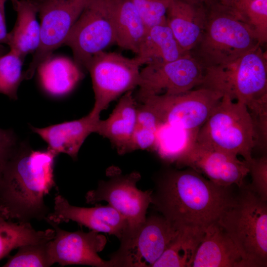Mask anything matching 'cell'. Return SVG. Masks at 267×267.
Listing matches in <instances>:
<instances>
[{"label": "cell", "mask_w": 267, "mask_h": 267, "mask_svg": "<svg viewBox=\"0 0 267 267\" xmlns=\"http://www.w3.org/2000/svg\"><path fill=\"white\" fill-rule=\"evenodd\" d=\"M230 187L190 168L169 170L155 180L151 205L178 230L203 235L233 203Z\"/></svg>", "instance_id": "6da1fadb"}, {"label": "cell", "mask_w": 267, "mask_h": 267, "mask_svg": "<svg viewBox=\"0 0 267 267\" xmlns=\"http://www.w3.org/2000/svg\"><path fill=\"white\" fill-rule=\"evenodd\" d=\"M57 154L48 148L33 149L18 143L7 160L0 181V207L10 220H45L50 213L44 197L55 185Z\"/></svg>", "instance_id": "7a4b0ae2"}, {"label": "cell", "mask_w": 267, "mask_h": 267, "mask_svg": "<svg viewBox=\"0 0 267 267\" xmlns=\"http://www.w3.org/2000/svg\"><path fill=\"white\" fill-rule=\"evenodd\" d=\"M202 5L205 14L203 31L190 53L204 68L231 61L261 45L235 8L217 0H205Z\"/></svg>", "instance_id": "3957f363"}, {"label": "cell", "mask_w": 267, "mask_h": 267, "mask_svg": "<svg viewBox=\"0 0 267 267\" xmlns=\"http://www.w3.org/2000/svg\"><path fill=\"white\" fill-rule=\"evenodd\" d=\"M199 87L245 104L253 117L267 115V62L258 45L228 62L204 68Z\"/></svg>", "instance_id": "277c9868"}, {"label": "cell", "mask_w": 267, "mask_h": 267, "mask_svg": "<svg viewBox=\"0 0 267 267\" xmlns=\"http://www.w3.org/2000/svg\"><path fill=\"white\" fill-rule=\"evenodd\" d=\"M240 192L218 222L233 242L243 267L267 266V204L249 185Z\"/></svg>", "instance_id": "5b68a950"}, {"label": "cell", "mask_w": 267, "mask_h": 267, "mask_svg": "<svg viewBox=\"0 0 267 267\" xmlns=\"http://www.w3.org/2000/svg\"><path fill=\"white\" fill-rule=\"evenodd\" d=\"M196 141L250 161L256 146V134L253 117L247 106L222 96L199 130Z\"/></svg>", "instance_id": "8992f818"}, {"label": "cell", "mask_w": 267, "mask_h": 267, "mask_svg": "<svg viewBox=\"0 0 267 267\" xmlns=\"http://www.w3.org/2000/svg\"><path fill=\"white\" fill-rule=\"evenodd\" d=\"M145 64V60L137 55L129 58L115 52L103 51L92 56L86 69L91 76L95 100L89 115L99 119L101 112L111 102L138 87L140 67Z\"/></svg>", "instance_id": "52a82bcc"}, {"label": "cell", "mask_w": 267, "mask_h": 267, "mask_svg": "<svg viewBox=\"0 0 267 267\" xmlns=\"http://www.w3.org/2000/svg\"><path fill=\"white\" fill-rule=\"evenodd\" d=\"M114 44L116 34L108 0H89L63 45L71 49L77 66L86 69L92 56Z\"/></svg>", "instance_id": "ba28073f"}, {"label": "cell", "mask_w": 267, "mask_h": 267, "mask_svg": "<svg viewBox=\"0 0 267 267\" xmlns=\"http://www.w3.org/2000/svg\"><path fill=\"white\" fill-rule=\"evenodd\" d=\"M107 180H100L97 187L86 194V203L96 204L106 201L127 221L128 226L122 237L133 234L144 223L151 203L152 190L142 191L136 187L141 178L137 172L122 175L118 170L108 173Z\"/></svg>", "instance_id": "9c48e42d"}, {"label": "cell", "mask_w": 267, "mask_h": 267, "mask_svg": "<svg viewBox=\"0 0 267 267\" xmlns=\"http://www.w3.org/2000/svg\"><path fill=\"white\" fill-rule=\"evenodd\" d=\"M222 97L217 91L199 87L178 94L151 95L138 101L149 106L161 123L198 132Z\"/></svg>", "instance_id": "30bf717a"}, {"label": "cell", "mask_w": 267, "mask_h": 267, "mask_svg": "<svg viewBox=\"0 0 267 267\" xmlns=\"http://www.w3.org/2000/svg\"><path fill=\"white\" fill-rule=\"evenodd\" d=\"M178 232L161 214L146 217L136 231L120 240L110 267H152Z\"/></svg>", "instance_id": "8fae6325"}, {"label": "cell", "mask_w": 267, "mask_h": 267, "mask_svg": "<svg viewBox=\"0 0 267 267\" xmlns=\"http://www.w3.org/2000/svg\"><path fill=\"white\" fill-rule=\"evenodd\" d=\"M40 19L41 37L25 79H31L41 64L63 45L73 25L89 0H35Z\"/></svg>", "instance_id": "7c38bea8"}, {"label": "cell", "mask_w": 267, "mask_h": 267, "mask_svg": "<svg viewBox=\"0 0 267 267\" xmlns=\"http://www.w3.org/2000/svg\"><path fill=\"white\" fill-rule=\"evenodd\" d=\"M204 68L190 53L174 61L145 65L140 69V83L135 98L159 94L174 95L201 84Z\"/></svg>", "instance_id": "4fadbf2b"}, {"label": "cell", "mask_w": 267, "mask_h": 267, "mask_svg": "<svg viewBox=\"0 0 267 267\" xmlns=\"http://www.w3.org/2000/svg\"><path fill=\"white\" fill-rule=\"evenodd\" d=\"M179 168H190L214 183L223 187H239L249 174L247 162L238 156L206 147L195 142L176 163Z\"/></svg>", "instance_id": "5bb4252c"}, {"label": "cell", "mask_w": 267, "mask_h": 267, "mask_svg": "<svg viewBox=\"0 0 267 267\" xmlns=\"http://www.w3.org/2000/svg\"><path fill=\"white\" fill-rule=\"evenodd\" d=\"M55 230L52 239L47 243L48 252L52 265L61 266L78 265L94 267H110L108 261L103 260L98 253L105 248L107 240L100 232L91 230L70 232L58 224L49 223Z\"/></svg>", "instance_id": "9a60e30c"}, {"label": "cell", "mask_w": 267, "mask_h": 267, "mask_svg": "<svg viewBox=\"0 0 267 267\" xmlns=\"http://www.w3.org/2000/svg\"><path fill=\"white\" fill-rule=\"evenodd\" d=\"M44 220L49 224L58 225L75 222L91 230L114 235L119 240L127 232L128 226L126 220L109 204L93 207L75 206L60 194L55 196L53 210Z\"/></svg>", "instance_id": "2e32d148"}, {"label": "cell", "mask_w": 267, "mask_h": 267, "mask_svg": "<svg viewBox=\"0 0 267 267\" xmlns=\"http://www.w3.org/2000/svg\"><path fill=\"white\" fill-rule=\"evenodd\" d=\"M137 108V100L129 91L122 95L107 119H99L95 123L94 133L108 138L120 155L129 152Z\"/></svg>", "instance_id": "e0dca14e"}, {"label": "cell", "mask_w": 267, "mask_h": 267, "mask_svg": "<svg viewBox=\"0 0 267 267\" xmlns=\"http://www.w3.org/2000/svg\"><path fill=\"white\" fill-rule=\"evenodd\" d=\"M97 120L88 114L78 120L42 128L30 126V128L46 142L47 148L57 155L64 153L75 160L85 139L94 133Z\"/></svg>", "instance_id": "ac0fdd59"}, {"label": "cell", "mask_w": 267, "mask_h": 267, "mask_svg": "<svg viewBox=\"0 0 267 267\" xmlns=\"http://www.w3.org/2000/svg\"><path fill=\"white\" fill-rule=\"evenodd\" d=\"M192 267H243L237 248L217 222L205 231Z\"/></svg>", "instance_id": "d6986e66"}, {"label": "cell", "mask_w": 267, "mask_h": 267, "mask_svg": "<svg viewBox=\"0 0 267 267\" xmlns=\"http://www.w3.org/2000/svg\"><path fill=\"white\" fill-rule=\"evenodd\" d=\"M166 20L181 48L190 52L199 42L204 29L205 14L202 3L196 4L170 0Z\"/></svg>", "instance_id": "ffe728a7"}, {"label": "cell", "mask_w": 267, "mask_h": 267, "mask_svg": "<svg viewBox=\"0 0 267 267\" xmlns=\"http://www.w3.org/2000/svg\"><path fill=\"white\" fill-rule=\"evenodd\" d=\"M17 18L13 28L8 33L7 44L10 50L17 54L23 60L29 54H34L38 48L41 37L40 23L35 0H10Z\"/></svg>", "instance_id": "44dd1931"}, {"label": "cell", "mask_w": 267, "mask_h": 267, "mask_svg": "<svg viewBox=\"0 0 267 267\" xmlns=\"http://www.w3.org/2000/svg\"><path fill=\"white\" fill-rule=\"evenodd\" d=\"M116 34V44L138 54L147 28L132 0H108Z\"/></svg>", "instance_id": "7402d4cb"}, {"label": "cell", "mask_w": 267, "mask_h": 267, "mask_svg": "<svg viewBox=\"0 0 267 267\" xmlns=\"http://www.w3.org/2000/svg\"><path fill=\"white\" fill-rule=\"evenodd\" d=\"M187 53L181 48L166 22L147 29L137 55L144 59L147 65L171 62Z\"/></svg>", "instance_id": "603a6c76"}, {"label": "cell", "mask_w": 267, "mask_h": 267, "mask_svg": "<svg viewBox=\"0 0 267 267\" xmlns=\"http://www.w3.org/2000/svg\"><path fill=\"white\" fill-rule=\"evenodd\" d=\"M39 83L49 96L61 98L70 93L83 78L81 69L73 62H47L40 65Z\"/></svg>", "instance_id": "cb8c5ba5"}, {"label": "cell", "mask_w": 267, "mask_h": 267, "mask_svg": "<svg viewBox=\"0 0 267 267\" xmlns=\"http://www.w3.org/2000/svg\"><path fill=\"white\" fill-rule=\"evenodd\" d=\"M54 235L53 228L36 230L29 222H13L0 217V260L14 249L28 244L47 242Z\"/></svg>", "instance_id": "d4e9b609"}, {"label": "cell", "mask_w": 267, "mask_h": 267, "mask_svg": "<svg viewBox=\"0 0 267 267\" xmlns=\"http://www.w3.org/2000/svg\"><path fill=\"white\" fill-rule=\"evenodd\" d=\"M198 132L182 130L161 123L152 150L165 162L175 163L195 143Z\"/></svg>", "instance_id": "484cf974"}, {"label": "cell", "mask_w": 267, "mask_h": 267, "mask_svg": "<svg viewBox=\"0 0 267 267\" xmlns=\"http://www.w3.org/2000/svg\"><path fill=\"white\" fill-rule=\"evenodd\" d=\"M203 235L179 231L152 267H191Z\"/></svg>", "instance_id": "4316f807"}, {"label": "cell", "mask_w": 267, "mask_h": 267, "mask_svg": "<svg viewBox=\"0 0 267 267\" xmlns=\"http://www.w3.org/2000/svg\"><path fill=\"white\" fill-rule=\"evenodd\" d=\"M23 62L17 54L10 50L0 55V93L11 99H17L19 87L25 80L22 71Z\"/></svg>", "instance_id": "83f0119b"}, {"label": "cell", "mask_w": 267, "mask_h": 267, "mask_svg": "<svg viewBox=\"0 0 267 267\" xmlns=\"http://www.w3.org/2000/svg\"><path fill=\"white\" fill-rule=\"evenodd\" d=\"M235 8L243 16L262 45L267 41V0H239Z\"/></svg>", "instance_id": "f1b7e54d"}, {"label": "cell", "mask_w": 267, "mask_h": 267, "mask_svg": "<svg viewBox=\"0 0 267 267\" xmlns=\"http://www.w3.org/2000/svg\"><path fill=\"white\" fill-rule=\"evenodd\" d=\"M28 244L19 247L3 267H48L52 265L48 254L47 243Z\"/></svg>", "instance_id": "f546056e"}, {"label": "cell", "mask_w": 267, "mask_h": 267, "mask_svg": "<svg viewBox=\"0 0 267 267\" xmlns=\"http://www.w3.org/2000/svg\"><path fill=\"white\" fill-rule=\"evenodd\" d=\"M147 29L167 22L170 0H132Z\"/></svg>", "instance_id": "4dcf8cb0"}, {"label": "cell", "mask_w": 267, "mask_h": 267, "mask_svg": "<svg viewBox=\"0 0 267 267\" xmlns=\"http://www.w3.org/2000/svg\"><path fill=\"white\" fill-rule=\"evenodd\" d=\"M252 182L249 185L262 200L267 201V157L252 158L246 161Z\"/></svg>", "instance_id": "1f68e13d"}, {"label": "cell", "mask_w": 267, "mask_h": 267, "mask_svg": "<svg viewBox=\"0 0 267 267\" xmlns=\"http://www.w3.org/2000/svg\"><path fill=\"white\" fill-rule=\"evenodd\" d=\"M157 130L135 125L129 147V152L136 150L152 149Z\"/></svg>", "instance_id": "d6a6232c"}, {"label": "cell", "mask_w": 267, "mask_h": 267, "mask_svg": "<svg viewBox=\"0 0 267 267\" xmlns=\"http://www.w3.org/2000/svg\"><path fill=\"white\" fill-rule=\"evenodd\" d=\"M18 143L17 138L13 130L0 128V149L13 150Z\"/></svg>", "instance_id": "836d02e7"}, {"label": "cell", "mask_w": 267, "mask_h": 267, "mask_svg": "<svg viewBox=\"0 0 267 267\" xmlns=\"http://www.w3.org/2000/svg\"><path fill=\"white\" fill-rule=\"evenodd\" d=\"M7 0H0V44H7L8 33L7 31L5 3Z\"/></svg>", "instance_id": "e575fe53"}, {"label": "cell", "mask_w": 267, "mask_h": 267, "mask_svg": "<svg viewBox=\"0 0 267 267\" xmlns=\"http://www.w3.org/2000/svg\"><path fill=\"white\" fill-rule=\"evenodd\" d=\"M13 150L11 151H8L0 149V181L6 163Z\"/></svg>", "instance_id": "d590c367"}, {"label": "cell", "mask_w": 267, "mask_h": 267, "mask_svg": "<svg viewBox=\"0 0 267 267\" xmlns=\"http://www.w3.org/2000/svg\"><path fill=\"white\" fill-rule=\"evenodd\" d=\"M222 4L228 6L233 8L235 7V6L238 0H217Z\"/></svg>", "instance_id": "8d00e7d4"}, {"label": "cell", "mask_w": 267, "mask_h": 267, "mask_svg": "<svg viewBox=\"0 0 267 267\" xmlns=\"http://www.w3.org/2000/svg\"><path fill=\"white\" fill-rule=\"evenodd\" d=\"M0 217H3L7 220H9L8 215L7 212L3 208H2L0 207Z\"/></svg>", "instance_id": "74e56055"}, {"label": "cell", "mask_w": 267, "mask_h": 267, "mask_svg": "<svg viewBox=\"0 0 267 267\" xmlns=\"http://www.w3.org/2000/svg\"><path fill=\"white\" fill-rule=\"evenodd\" d=\"M187 2H189L192 4H200L202 3L205 0H180Z\"/></svg>", "instance_id": "f35d334b"}, {"label": "cell", "mask_w": 267, "mask_h": 267, "mask_svg": "<svg viewBox=\"0 0 267 267\" xmlns=\"http://www.w3.org/2000/svg\"><path fill=\"white\" fill-rule=\"evenodd\" d=\"M2 52L1 50L0 49V55L2 54Z\"/></svg>", "instance_id": "ab89813d"}, {"label": "cell", "mask_w": 267, "mask_h": 267, "mask_svg": "<svg viewBox=\"0 0 267 267\" xmlns=\"http://www.w3.org/2000/svg\"></svg>", "instance_id": "60d3db41"}]
</instances>
